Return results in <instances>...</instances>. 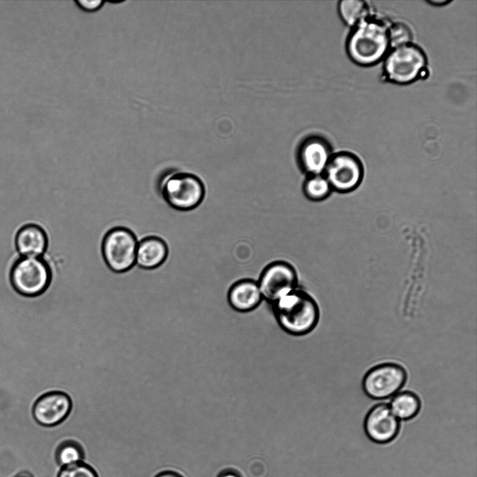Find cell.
<instances>
[{
	"instance_id": "1",
	"label": "cell",
	"mask_w": 477,
	"mask_h": 477,
	"mask_svg": "<svg viewBox=\"0 0 477 477\" xmlns=\"http://www.w3.org/2000/svg\"><path fill=\"white\" fill-rule=\"evenodd\" d=\"M388 24L370 15L351 28L345 43L350 60L364 67L381 62L390 50Z\"/></svg>"
},
{
	"instance_id": "11",
	"label": "cell",
	"mask_w": 477,
	"mask_h": 477,
	"mask_svg": "<svg viewBox=\"0 0 477 477\" xmlns=\"http://www.w3.org/2000/svg\"><path fill=\"white\" fill-rule=\"evenodd\" d=\"M364 431L369 440L378 444L392 441L399 434L400 421L392 413L389 404L379 403L367 413Z\"/></svg>"
},
{
	"instance_id": "7",
	"label": "cell",
	"mask_w": 477,
	"mask_h": 477,
	"mask_svg": "<svg viewBox=\"0 0 477 477\" xmlns=\"http://www.w3.org/2000/svg\"><path fill=\"white\" fill-rule=\"evenodd\" d=\"M364 173L362 162L355 154L340 151L332 153L323 175L332 191L348 193L360 185Z\"/></svg>"
},
{
	"instance_id": "25",
	"label": "cell",
	"mask_w": 477,
	"mask_h": 477,
	"mask_svg": "<svg viewBox=\"0 0 477 477\" xmlns=\"http://www.w3.org/2000/svg\"><path fill=\"white\" fill-rule=\"evenodd\" d=\"M451 1L450 0H430V1H426V3L432 6H436V7H441V6H445L450 3Z\"/></svg>"
},
{
	"instance_id": "9",
	"label": "cell",
	"mask_w": 477,
	"mask_h": 477,
	"mask_svg": "<svg viewBox=\"0 0 477 477\" xmlns=\"http://www.w3.org/2000/svg\"><path fill=\"white\" fill-rule=\"evenodd\" d=\"M257 282L263 300L270 304L299 286L295 267L284 260L268 264L261 272Z\"/></svg>"
},
{
	"instance_id": "15",
	"label": "cell",
	"mask_w": 477,
	"mask_h": 477,
	"mask_svg": "<svg viewBox=\"0 0 477 477\" xmlns=\"http://www.w3.org/2000/svg\"><path fill=\"white\" fill-rule=\"evenodd\" d=\"M168 256V247L162 238L147 236L138 243L135 264L145 270H153L161 266Z\"/></svg>"
},
{
	"instance_id": "10",
	"label": "cell",
	"mask_w": 477,
	"mask_h": 477,
	"mask_svg": "<svg viewBox=\"0 0 477 477\" xmlns=\"http://www.w3.org/2000/svg\"><path fill=\"white\" fill-rule=\"evenodd\" d=\"M72 409L70 396L60 390L43 393L34 402L32 415L35 421L46 427L61 424L69 416Z\"/></svg>"
},
{
	"instance_id": "23",
	"label": "cell",
	"mask_w": 477,
	"mask_h": 477,
	"mask_svg": "<svg viewBox=\"0 0 477 477\" xmlns=\"http://www.w3.org/2000/svg\"><path fill=\"white\" fill-rule=\"evenodd\" d=\"M217 477H242L240 474L235 469H226L222 470Z\"/></svg>"
},
{
	"instance_id": "22",
	"label": "cell",
	"mask_w": 477,
	"mask_h": 477,
	"mask_svg": "<svg viewBox=\"0 0 477 477\" xmlns=\"http://www.w3.org/2000/svg\"><path fill=\"white\" fill-rule=\"evenodd\" d=\"M102 0H76L75 3L82 10L88 12L99 9L104 3Z\"/></svg>"
},
{
	"instance_id": "17",
	"label": "cell",
	"mask_w": 477,
	"mask_h": 477,
	"mask_svg": "<svg viewBox=\"0 0 477 477\" xmlns=\"http://www.w3.org/2000/svg\"><path fill=\"white\" fill-rule=\"evenodd\" d=\"M337 11L342 22L350 28L370 16V7L363 0H341Z\"/></svg>"
},
{
	"instance_id": "19",
	"label": "cell",
	"mask_w": 477,
	"mask_h": 477,
	"mask_svg": "<svg viewBox=\"0 0 477 477\" xmlns=\"http://www.w3.org/2000/svg\"><path fill=\"white\" fill-rule=\"evenodd\" d=\"M85 452L82 446L71 439L60 443L55 453L56 461L61 467L83 462Z\"/></svg>"
},
{
	"instance_id": "14",
	"label": "cell",
	"mask_w": 477,
	"mask_h": 477,
	"mask_svg": "<svg viewBox=\"0 0 477 477\" xmlns=\"http://www.w3.org/2000/svg\"><path fill=\"white\" fill-rule=\"evenodd\" d=\"M227 300L233 309L247 313L256 309L263 298L257 281L243 279L232 284L227 293Z\"/></svg>"
},
{
	"instance_id": "3",
	"label": "cell",
	"mask_w": 477,
	"mask_h": 477,
	"mask_svg": "<svg viewBox=\"0 0 477 477\" xmlns=\"http://www.w3.org/2000/svg\"><path fill=\"white\" fill-rule=\"evenodd\" d=\"M382 62L383 78L395 85L411 84L427 73V54L413 42L391 48Z\"/></svg>"
},
{
	"instance_id": "20",
	"label": "cell",
	"mask_w": 477,
	"mask_h": 477,
	"mask_svg": "<svg viewBox=\"0 0 477 477\" xmlns=\"http://www.w3.org/2000/svg\"><path fill=\"white\" fill-rule=\"evenodd\" d=\"M388 38L390 49L413 42V32L404 22H395L388 24Z\"/></svg>"
},
{
	"instance_id": "5",
	"label": "cell",
	"mask_w": 477,
	"mask_h": 477,
	"mask_svg": "<svg viewBox=\"0 0 477 477\" xmlns=\"http://www.w3.org/2000/svg\"><path fill=\"white\" fill-rule=\"evenodd\" d=\"M9 280L13 288L24 297H37L47 291L52 280V271L43 258H17L12 264Z\"/></svg>"
},
{
	"instance_id": "24",
	"label": "cell",
	"mask_w": 477,
	"mask_h": 477,
	"mask_svg": "<svg viewBox=\"0 0 477 477\" xmlns=\"http://www.w3.org/2000/svg\"><path fill=\"white\" fill-rule=\"evenodd\" d=\"M154 477H184L177 472L173 471H163L159 473Z\"/></svg>"
},
{
	"instance_id": "2",
	"label": "cell",
	"mask_w": 477,
	"mask_h": 477,
	"mask_svg": "<svg viewBox=\"0 0 477 477\" xmlns=\"http://www.w3.org/2000/svg\"><path fill=\"white\" fill-rule=\"evenodd\" d=\"M271 305L277 323L290 335H308L318 323L320 309L318 303L300 286Z\"/></svg>"
},
{
	"instance_id": "4",
	"label": "cell",
	"mask_w": 477,
	"mask_h": 477,
	"mask_svg": "<svg viewBox=\"0 0 477 477\" xmlns=\"http://www.w3.org/2000/svg\"><path fill=\"white\" fill-rule=\"evenodd\" d=\"M159 191L171 207L179 211H190L198 207L205 196L202 179L191 173L174 171L161 180Z\"/></svg>"
},
{
	"instance_id": "6",
	"label": "cell",
	"mask_w": 477,
	"mask_h": 477,
	"mask_svg": "<svg viewBox=\"0 0 477 477\" xmlns=\"http://www.w3.org/2000/svg\"><path fill=\"white\" fill-rule=\"evenodd\" d=\"M138 243L130 229L124 226L110 229L101 244L102 256L108 267L116 273L131 270L135 264Z\"/></svg>"
},
{
	"instance_id": "13",
	"label": "cell",
	"mask_w": 477,
	"mask_h": 477,
	"mask_svg": "<svg viewBox=\"0 0 477 477\" xmlns=\"http://www.w3.org/2000/svg\"><path fill=\"white\" fill-rule=\"evenodd\" d=\"M14 243L20 256L41 258L47 251L48 237L42 226L29 223L17 230Z\"/></svg>"
},
{
	"instance_id": "12",
	"label": "cell",
	"mask_w": 477,
	"mask_h": 477,
	"mask_svg": "<svg viewBox=\"0 0 477 477\" xmlns=\"http://www.w3.org/2000/svg\"><path fill=\"white\" fill-rule=\"evenodd\" d=\"M332 153L328 140L321 137H311L300 147L298 154L299 168L305 176L323 174Z\"/></svg>"
},
{
	"instance_id": "16",
	"label": "cell",
	"mask_w": 477,
	"mask_h": 477,
	"mask_svg": "<svg viewBox=\"0 0 477 477\" xmlns=\"http://www.w3.org/2000/svg\"><path fill=\"white\" fill-rule=\"evenodd\" d=\"M389 406L399 420H409L418 414L421 401L413 392L405 390L395 394Z\"/></svg>"
},
{
	"instance_id": "21",
	"label": "cell",
	"mask_w": 477,
	"mask_h": 477,
	"mask_svg": "<svg viewBox=\"0 0 477 477\" xmlns=\"http://www.w3.org/2000/svg\"><path fill=\"white\" fill-rule=\"evenodd\" d=\"M57 477H98L96 471L84 462L61 467Z\"/></svg>"
},
{
	"instance_id": "18",
	"label": "cell",
	"mask_w": 477,
	"mask_h": 477,
	"mask_svg": "<svg viewBox=\"0 0 477 477\" xmlns=\"http://www.w3.org/2000/svg\"><path fill=\"white\" fill-rule=\"evenodd\" d=\"M332 190L323 174L306 176L302 184V193L305 198L312 202H321L327 199Z\"/></svg>"
},
{
	"instance_id": "8",
	"label": "cell",
	"mask_w": 477,
	"mask_h": 477,
	"mask_svg": "<svg viewBox=\"0 0 477 477\" xmlns=\"http://www.w3.org/2000/svg\"><path fill=\"white\" fill-rule=\"evenodd\" d=\"M406 379V371L402 365L384 362L374 366L365 373L362 388L365 394L372 399H386L397 394Z\"/></svg>"
},
{
	"instance_id": "26",
	"label": "cell",
	"mask_w": 477,
	"mask_h": 477,
	"mask_svg": "<svg viewBox=\"0 0 477 477\" xmlns=\"http://www.w3.org/2000/svg\"><path fill=\"white\" fill-rule=\"evenodd\" d=\"M20 477H31V476H20Z\"/></svg>"
}]
</instances>
